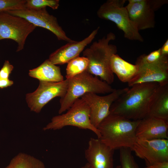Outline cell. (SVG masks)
Segmentation results:
<instances>
[{
	"mask_svg": "<svg viewBox=\"0 0 168 168\" xmlns=\"http://www.w3.org/2000/svg\"><path fill=\"white\" fill-rule=\"evenodd\" d=\"M98 27L82 40L68 42L51 53L48 59L53 64L62 65L68 63L72 59L79 56L85 47L95 38L99 29Z\"/></svg>",
	"mask_w": 168,
	"mask_h": 168,
	"instance_id": "obj_14",
	"label": "cell"
},
{
	"mask_svg": "<svg viewBox=\"0 0 168 168\" xmlns=\"http://www.w3.org/2000/svg\"><path fill=\"white\" fill-rule=\"evenodd\" d=\"M128 89L125 87L115 89L113 92L104 96L88 93L81 97L89 107L90 119L94 126L98 128L101 122L110 114V109L112 104Z\"/></svg>",
	"mask_w": 168,
	"mask_h": 168,
	"instance_id": "obj_9",
	"label": "cell"
},
{
	"mask_svg": "<svg viewBox=\"0 0 168 168\" xmlns=\"http://www.w3.org/2000/svg\"><path fill=\"white\" fill-rule=\"evenodd\" d=\"M168 56L161 54L160 48L153 51L148 54H142L137 59L135 64L139 66L152 65L158 63L166 58Z\"/></svg>",
	"mask_w": 168,
	"mask_h": 168,
	"instance_id": "obj_22",
	"label": "cell"
},
{
	"mask_svg": "<svg viewBox=\"0 0 168 168\" xmlns=\"http://www.w3.org/2000/svg\"><path fill=\"white\" fill-rule=\"evenodd\" d=\"M59 6V0H26V8L39 10L49 7L54 10L57 9Z\"/></svg>",
	"mask_w": 168,
	"mask_h": 168,
	"instance_id": "obj_24",
	"label": "cell"
},
{
	"mask_svg": "<svg viewBox=\"0 0 168 168\" xmlns=\"http://www.w3.org/2000/svg\"><path fill=\"white\" fill-rule=\"evenodd\" d=\"M64 114L53 117L51 121L43 128L44 131L59 129L68 126L82 129H88L94 132L99 138V130L91 124L90 119L89 108L81 98L77 99Z\"/></svg>",
	"mask_w": 168,
	"mask_h": 168,
	"instance_id": "obj_5",
	"label": "cell"
},
{
	"mask_svg": "<svg viewBox=\"0 0 168 168\" xmlns=\"http://www.w3.org/2000/svg\"><path fill=\"white\" fill-rule=\"evenodd\" d=\"M116 38L114 33L110 32L97 41L93 43L89 48L83 51V56L87 58L89 64L86 70L88 72L109 84L114 81V74L110 66L111 56L117 54V46L109 44Z\"/></svg>",
	"mask_w": 168,
	"mask_h": 168,
	"instance_id": "obj_3",
	"label": "cell"
},
{
	"mask_svg": "<svg viewBox=\"0 0 168 168\" xmlns=\"http://www.w3.org/2000/svg\"><path fill=\"white\" fill-rule=\"evenodd\" d=\"M28 75L39 81L58 82L64 80L60 67L53 64L48 59L37 68L30 70Z\"/></svg>",
	"mask_w": 168,
	"mask_h": 168,
	"instance_id": "obj_19",
	"label": "cell"
},
{
	"mask_svg": "<svg viewBox=\"0 0 168 168\" xmlns=\"http://www.w3.org/2000/svg\"><path fill=\"white\" fill-rule=\"evenodd\" d=\"M161 49V54L162 56H168V40L166 41Z\"/></svg>",
	"mask_w": 168,
	"mask_h": 168,
	"instance_id": "obj_30",
	"label": "cell"
},
{
	"mask_svg": "<svg viewBox=\"0 0 168 168\" xmlns=\"http://www.w3.org/2000/svg\"><path fill=\"white\" fill-rule=\"evenodd\" d=\"M13 81L9 79L0 78V88L2 89L10 86L13 84Z\"/></svg>",
	"mask_w": 168,
	"mask_h": 168,
	"instance_id": "obj_28",
	"label": "cell"
},
{
	"mask_svg": "<svg viewBox=\"0 0 168 168\" xmlns=\"http://www.w3.org/2000/svg\"><path fill=\"white\" fill-rule=\"evenodd\" d=\"M115 168H121L120 165L117 166Z\"/></svg>",
	"mask_w": 168,
	"mask_h": 168,
	"instance_id": "obj_32",
	"label": "cell"
},
{
	"mask_svg": "<svg viewBox=\"0 0 168 168\" xmlns=\"http://www.w3.org/2000/svg\"><path fill=\"white\" fill-rule=\"evenodd\" d=\"M146 117L168 121V84L159 85L156 89L150 100Z\"/></svg>",
	"mask_w": 168,
	"mask_h": 168,
	"instance_id": "obj_17",
	"label": "cell"
},
{
	"mask_svg": "<svg viewBox=\"0 0 168 168\" xmlns=\"http://www.w3.org/2000/svg\"><path fill=\"white\" fill-rule=\"evenodd\" d=\"M68 79L67 92L64 96L60 100L59 114L68 110L75 100L85 94H109L115 89L86 71Z\"/></svg>",
	"mask_w": 168,
	"mask_h": 168,
	"instance_id": "obj_4",
	"label": "cell"
},
{
	"mask_svg": "<svg viewBox=\"0 0 168 168\" xmlns=\"http://www.w3.org/2000/svg\"><path fill=\"white\" fill-rule=\"evenodd\" d=\"M81 168H92L88 163H87L85 165L82 167Z\"/></svg>",
	"mask_w": 168,
	"mask_h": 168,
	"instance_id": "obj_31",
	"label": "cell"
},
{
	"mask_svg": "<svg viewBox=\"0 0 168 168\" xmlns=\"http://www.w3.org/2000/svg\"><path fill=\"white\" fill-rule=\"evenodd\" d=\"M125 7L130 20L139 31L154 27L155 12L151 7L149 0L128 3Z\"/></svg>",
	"mask_w": 168,
	"mask_h": 168,
	"instance_id": "obj_15",
	"label": "cell"
},
{
	"mask_svg": "<svg viewBox=\"0 0 168 168\" xmlns=\"http://www.w3.org/2000/svg\"><path fill=\"white\" fill-rule=\"evenodd\" d=\"M36 27L25 19L7 12H0V40H12L18 44L19 52L24 48L26 38Z\"/></svg>",
	"mask_w": 168,
	"mask_h": 168,
	"instance_id": "obj_7",
	"label": "cell"
},
{
	"mask_svg": "<svg viewBox=\"0 0 168 168\" xmlns=\"http://www.w3.org/2000/svg\"><path fill=\"white\" fill-rule=\"evenodd\" d=\"M7 12L11 15L25 19L36 27H40L48 30L54 34L59 40L68 42L74 41L67 36L59 25L57 18L50 14L46 8L39 10L25 8Z\"/></svg>",
	"mask_w": 168,
	"mask_h": 168,
	"instance_id": "obj_10",
	"label": "cell"
},
{
	"mask_svg": "<svg viewBox=\"0 0 168 168\" xmlns=\"http://www.w3.org/2000/svg\"><path fill=\"white\" fill-rule=\"evenodd\" d=\"M110 66L113 73L123 82H128L137 74L139 67L126 61L118 54L113 55L110 59Z\"/></svg>",
	"mask_w": 168,
	"mask_h": 168,
	"instance_id": "obj_18",
	"label": "cell"
},
{
	"mask_svg": "<svg viewBox=\"0 0 168 168\" xmlns=\"http://www.w3.org/2000/svg\"><path fill=\"white\" fill-rule=\"evenodd\" d=\"M125 0H108L100 7L97 12L100 18L110 21L124 32V36L130 40L143 42V39L130 20L124 6Z\"/></svg>",
	"mask_w": 168,
	"mask_h": 168,
	"instance_id": "obj_6",
	"label": "cell"
},
{
	"mask_svg": "<svg viewBox=\"0 0 168 168\" xmlns=\"http://www.w3.org/2000/svg\"><path fill=\"white\" fill-rule=\"evenodd\" d=\"M4 168H45L43 162L29 155L20 153L14 156Z\"/></svg>",
	"mask_w": 168,
	"mask_h": 168,
	"instance_id": "obj_20",
	"label": "cell"
},
{
	"mask_svg": "<svg viewBox=\"0 0 168 168\" xmlns=\"http://www.w3.org/2000/svg\"><path fill=\"white\" fill-rule=\"evenodd\" d=\"M144 168H168V161L156 162Z\"/></svg>",
	"mask_w": 168,
	"mask_h": 168,
	"instance_id": "obj_29",
	"label": "cell"
},
{
	"mask_svg": "<svg viewBox=\"0 0 168 168\" xmlns=\"http://www.w3.org/2000/svg\"><path fill=\"white\" fill-rule=\"evenodd\" d=\"M14 69L13 65L8 60H5L0 70V78L9 79V75Z\"/></svg>",
	"mask_w": 168,
	"mask_h": 168,
	"instance_id": "obj_26",
	"label": "cell"
},
{
	"mask_svg": "<svg viewBox=\"0 0 168 168\" xmlns=\"http://www.w3.org/2000/svg\"><path fill=\"white\" fill-rule=\"evenodd\" d=\"M139 67L136 75L128 83L129 86L138 84L153 82L160 85L168 84V58L155 64Z\"/></svg>",
	"mask_w": 168,
	"mask_h": 168,
	"instance_id": "obj_13",
	"label": "cell"
},
{
	"mask_svg": "<svg viewBox=\"0 0 168 168\" xmlns=\"http://www.w3.org/2000/svg\"><path fill=\"white\" fill-rule=\"evenodd\" d=\"M66 69V77L69 79L86 71L89 62L86 57L78 56L68 63Z\"/></svg>",
	"mask_w": 168,
	"mask_h": 168,
	"instance_id": "obj_21",
	"label": "cell"
},
{
	"mask_svg": "<svg viewBox=\"0 0 168 168\" xmlns=\"http://www.w3.org/2000/svg\"><path fill=\"white\" fill-rule=\"evenodd\" d=\"M121 168H140L132 154L131 150L127 147L119 149Z\"/></svg>",
	"mask_w": 168,
	"mask_h": 168,
	"instance_id": "obj_23",
	"label": "cell"
},
{
	"mask_svg": "<svg viewBox=\"0 0 168 168\" xmlns=\"http://www.w3.org/2000/svg\"><path fill=\"white\" fill-rule=\"evenodd\" d=\"M140 120L110 113L98 127L100 134L99 139L114 150L122 147L132 150L138 140L136 131Z\"/></svg>",
	"mask_w": 168,
	"mask_h": 168,
	"instance_id": "obj_2",
	"label": "cell"
},
{
	"mask_svg": "<svg viewBox=\"0 0 168 168\" xmlns=\"http://www.w3.org/2000/svg\"><path fill=\"white\" fill-rule=\"evenodd\" d=\"M26 0H0V12L26 8Z\"/></svg>",
	"mask_w": 168,
	"mask_h": 168,
	"instance_id": "obj_25",
	"label": "cell"
},
{
	"mask_svg": "<svg viewBox=\"0 0 168 168\" xmlns=\"http://www.w3.org/2000/svg\"><path fill=\"white\" fill-rule=\"evenodd\" d=\"M131 150L145 161L147 166L168 161V139H138Z\"/></svg>",
	"mask_w": 168,
	"mask_h": 168,
	"instance_id": "obj_11",
	"label": "cell"
},
{
	"mask_svg": "<svg viewBox=\"0 0 168 168\" xmlns=\"http://www.w3.org/2000/svg\"><path fill=\"white\" fill-rule=\"evenodd\" d=\"M159 85L153 82L132 86L112 104L110 113L132 120L144 118L147 115L151 98Z\"/></svg>",
	"mask_w": 168,
	"mask_h": 168,
	"instance_id": "obj_1",
	"label": "cell"
},
{
	"mask_svg": "<svg viewBox=\"0 0 168 168\" xmlns=\"http://www.w3.org/2000/svg\"><path fill=\"white\" fill-rule=\"evenodd\" d=\"M168 121L152 117L140 120L136 134L138 139H168Z\"/></svg>",
	"mask_w": 168,
	"mask_h": 168,
	"instance_id": "obj_16",
	"label": "cell"
},
{
	"mask_svg": "<svg viewBox=\"0 0 168 168\" xmlns=\"http://www.w3.org/2000/svg\"><path fill=\"white\" fill-rule=\"evenodd\" d=\"M150 5L152 9L156 11L164 5L168 3L167 0H149Z\"/></svg>",
	"mask_w": 168,
	"mask_h": 168,
	"instance_id": "obj_27",
	"label": "cell"
},
{
	"mask_svg": "<svg viewBox=\"0 0 168 168\" xmlns=\"http://www.w3.org/2000/svg\"><path fill=\"white\" fill-rule=\"evenodd\" d=\"M68 79L58 82L40 81L34 91L27 94L26 100L31 111L39 113L48 102L54 98L63 97L67 92Z\"/></svg>",
	"mask_w": 168,
	"mask_h": 168,
	"instance_id": "obj_8",
	"label": "cell"
},
{
	"mask_svg": "<svg viewBox=\"0 0 168 168\" xmlns=\"http://www.w3.org/2000/svg\"><path fill=\"white\" fill-rule=\"evenodd\" d=\"M114 151L99 138H91L85 157L92 168H114Z\"/></svg>",
	"mask_w": 168,
	"mask_h": 168,
	"instance_id": "obj_12",
	"label": "cell"
}]
</instances>
